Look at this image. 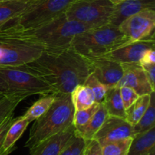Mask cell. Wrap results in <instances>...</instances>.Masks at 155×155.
<instances>
[{
  "label": "cell",
  "mask_w": 155,
  "mask_h": 155,
  "mask_svg": "<svg viewBox=\"0 0 155 155\" xmlns=\"http://www.w3.org/2000/svg\"><path fill=\"white\" fill-rule=\"evenodd\" d=\"M4 1H12V0H0V2H4Z\"/></svg>",
  "instance_id": "obj_39"
},
{
  "label": "cell",
  "mask_w": 155,
  "mask_h": 155,
  "mask_svg": "<svg viewBox=\"0 0 155 155\" xmlns=\"http://www.w3.org/2000/svg\"><path fill=\"white\" fill-rule=\"evenodd\" d=\"M148 8L155 9V0H125L114 6L108 24L119 27L124 20Z\"/></svg>",
  "instance_id": "obj_15"
},
{
  "label": "cell",
  "mask_w": 155,
  "mask_h": 155,
  "mask_svg": "<svg viewBox=\"0 0 155 155\" xmlns=\"http://www.w3.org/2000/svg\"><path fill=\"white\" fill-rule=\"evenodd\" d=\"M87 60L90 74L100 83L107 88L117 86L124 74L122 64L104 57L89 58Z\"/></svg>",
  "instance_id": "obj_10"
},
{
  "label": "cell",
  "mask_w": 155,
  "mask_h": 155,
  "mask_svg": "<svg viewBox=\"0 0 155 155\" xmlns=\"http://www.w3.org/2000/svg\"><path fill=\"white\" fill-rule=\"evenodd\" d=\"M140 64H155V51L154 49L147 50L142 55L140 61Z\"/></svg>",
  "instance_id": "obj_34"
},
{
  "label": "cell",
  "mask_w": 155,
  "mask_h": 155,
  "mask_svg": "<svg viewBox=\"0 0 155 155\" xmlns=\"http://www.w3.org/2000/svg\"><path fill=\"white\" fill-rule=\"evenodd\" d=\"M55 96L56 94L54 93L42 95L40 98L29 107L28 110L23 115L24 117H25L30 124L36 120L48 110L50 106L54 102Z\"/></svg>",
  "instance_id": "obj_23"
},
{
  "label": "cell",
  "mask_w": 155,
  "mask_h": 155,
  "mask_svg": "<svg viewBox=\"0 0 155 155\" xmlns=\"http://www.w3.org/2000/svg\"><path fill=\"white\" fill-rule=\"evenodd\" d=\"M29 97L24 93H8L0 95V125L14 114L18 104Z\"/></svg>",
  "instance_id": "obj_21"
},
{
  "label": "cell",
  "mask_w": 155,
  "mask_h": 155,
  "mask_svg": "<svg viewBox=\"0 0 155 155\" xmlns=\"http://www.w3.org/2000/svg\"><path fill=\"white\" fill-rule=\"evenodd\" d=\"M118 27L131 42L154 39L155 9H145L124 20Z\"/></svg>",
  "instance_id": "obj_9"
},
{
  "label": "cell",
  "mask_w": 155,
  "mask_h": 155,
  "mask_svg": "<svg viewBox=\"0 0 155 155\" xmlns=\"http://www.w3.org/2000/svg\"><path fill=\"white\" fill-rule=\"evenodd\" d=\"M101 104L109 116L118 117L126 119V110L120 95V90L117 86L108 88L104 101Z\"/></svg>",
  "instance_id": "obj_19"
},
{
  "label": "cell",
  "mask_w": 155,
  "mask_h": 155,
  "mask_svg": "<svg viewBox=\"0 0 155 155\" xmlns=\"http://www.w3.org/2000/svg\"><path fill=\"white\" fill-rule=\"evenodd\" d=\"M84 155H102L99 143L95 139L88 141Z\"/></svg>",
  "instance_id": "obj_32"
},
{
  "label": "cell",
  "mask_w": 155,
  "mask_h": 155,
  "mask_svg": "<svg viewBox=\"0 0 155 155\" xmlns=\"http://www.w3.org/2000/svg\"><path fill=\"white\" fill-rule=\"evenodd\" d=\"M120 90L121 98H122L125 110L128 108L130 105H132L140 96L133 89L127 86L120 87Z\"/></svg>",
  "instance_id": "obj_30"
},
{
  "label": "cell",
  "mask_w": 155,
  "mask_h": 155,
  "mask_svg": "<svg viewBox=\"0 0 155 155\" xmlns=\"http://www.w3.org/2000/svg\"><path fill=\"white\" fill-rule=\"evenodd\" d=\"M29 124H30L29 121L25 117H24V116H20L15 118L12 124L9 127L5 138L4 143H3V149L5 151L15 148V144L24 134Z\"/></svg>",
  "instance_id": "obj_20"
},
{
  "label": "cell",
  "mask_w": 155,
  "mask_h": 155,
  "mask_svg": "<svg viewBox=\"0 0 155 155\" xmlns=\"http://www.w3.org/2000/svg\"><path fill=\"white\" fill-rule=\"evenodd\" d=\"M147 155H155V148H154V149H153L152 151H151V152L148 153V154Z\"/></svg>",
  "instance_id": "obj_38"
},
{
  "label": "cell",
  "mask_w": 155,
  "mask_h": 155,
  "mask_svg": "<svg viewBox=\"0 0 155 155\" xmlns=\"http://www.w3.org/2000/svg\"><path fill=\"white\" fill-rule=\"evenodd\" d=\"M100 104L95 103L88 108L80 110H75L74 117V126L75 128L85 125L90 120L99 107Z\"/></svg>",
  "instance_id": "obj_29"
},
{
  "label": "cell",
  "mask_w": 155,
  "mask_h": 155,
  "mask_svg": "<svg viewBox=\"0 0 155 155\" xmlns=\"http://www.w3.org/2000/svg\"><path fill=\"white\" fill-rule=\"evenodd\" d=\"M87 25L69 21L64 14L35 28L25 30H0V38L13 39L41 47L45 51H59L71 47L76 35L90 29Z\"/></svg>",
  "instance_id": "obj_2"
},
{
  "label": "cell",
  "mask_w": 155,
  "mask_h": 155,
  "mask_svg": "<svg viewBox=\"0 0 155 155\" xmlns=\"http://www.w3.org/2000/svg\"><path fill=\"white\" fill-rule=\"evenodd\" d=\"M114 6L108 0H75L68 6L64 15L69 21L93 28L108 24Z\"/></svg>",
  "instance_id": "obj_7"
},
{
  "label": "cell",
  "mask_w": 155,
  "mask_h": 155,
  "mask_svg": "<svg viewBox=\"0 0 155 155\" xmlns=\"http://www.w3.org/2000/svg\"><path fill=\"white\" fill-rule=\"evenodd\" d=\"M155 127V93L151 94L149 105L138 123L133 126L134 135L141 134Z\"/></svg>",
  "instance_id": "obj_25"
},
{
  "label": "cell",
  "mask_w": 155,
  "mask_h": 155,
  "mask_svg": "<svg viewBox=\"0 0 155 155\" xmlns=\"http://www.w3.org/2000/svg\"><path fill=\"white\" fill-rule=\"evenodd\" d=\"M151 95H140L138 99L127 109H126V120L134 126L145 114L149 105Z\"/></svg>",
  "instance_id": "obj_24"
},
{
  "label": "cell",
  "mask_w": 155,
  "mask_h": 155,
  "mask_svg": "<svg viewBox=\"0 0 155 155\" xmlns=\"http://www.w3.org/2000/svg\"><path fill=\"white\" fill-rule=\"evenodd\" d=\"M87 142L88 141L77 135L75 132L74 136L65 145L59 155H84Z\"/></svg>",
  "instance_id": "obj_27"
},
{
  "label": "cell",
  "mask_w": 155,
  "mask_h": 155,
  "mask_svg": "<svg viewBox=\"0 0 155 155\" xmlns=\"http://www.w3.org/2000/svg\"><path fill=\"white\" fill-rule=\"evenodd\" d=\"M0 95H3V94H0Z\"/></svg>",
  "instance_id": "obj_40"
},
{
  "label": "cell",
  "mask_w": 155,
  "mask_h": 155,
  "mask_svg": "<svg viewBox=\"0 0 155 155\" xmlns=\"http://www.w3.org/2000/svg\"><path fill=\"white\" fill-rule=\"evenodd\" d=\"M140 65L143 68L151 87L155 90V64H143Z\"/></svg>",
  "instance_id": "obj_33"
},
{
  "label": "cell",
  "mask_w": 155,
  "mask_h": 155,
  "mask_svg": "<svg viewBox=\"0 0 155 155\" xmlns=\"http://www.w3.org/2000/svg\"><path fill=\"white\" fill-rule=\"evenodd\" d=\"M0 76L5 80L13 93H24L29 96L54 93L51 86L41 76L25 64L0 67Z\"/></svg>",
  "instance_id": "obj_6"
},
{
  "label": "cell",
  "mask_w": 155,
  "mask_h": 155,
  "mask_svg": "<svg viewBox=\"0 0 155 155\" xmlns=\"http://www.w3.org/2000/svg\"><path fill=\"white\" fill-rule=\"evenodd\" d=\"M43 51L38 45L17 39L0 38V67L27 64L37 58Z\"/></svg>",
  "instance_id": "obj_8"
},
{
  "label": "cell",
  "mask_w": 155,
  "mask_h": 155,
  "mask_svg": "<svg viewBox=\"0 0 155 155\" xmlns=\"http://www.w3.org/2000/svg\"><path fill=\"white\" fill-rule=\"evenodd\" d=\"M124 74L117 87L127 86L139 95H151L154 92L140 64H122Z\"/></svg>",
  "instance_id": "obj_12"
},
{
  "label": "cell",
  "mask_w": 155,
  "mask_h": 155,
  "mask_svg": "<svg viewBox=\"0 0 155 155\" xmlns=\"http://www.w3.org/2000/svg\"><path fill=\"white\" fill-rule=\"evenodd\" d=\"M15 149V148H13L10 150H8V151H4L3 152H2L1 154H0V155H8L10 153H12Z\"/></svg>",
  "instance_id": "obj_37"
},
{
  "label": "cell",
  "mask_w": 155,
  "mask_h": 155,
  "mask_svg": "<svg viewBox=\"0 0 155 155\" xmlns=\"http://www.w3.org/2000/svg\"><path fill=\"white\" fill-rule=\"evenodd\" d=\"M71 95L75 110L88 108L96 103L92 91L83 84L76 86Z\"/></svg>",
  "instance_id": "obj_22"
},
{
  "label": "cell",
  "mask_w": 155,
  "mask_h": 155,
  "mask_svg": "<svg viewBox=\"0 0 155 155\" xmlns=\"http://www.w3.org/2000/svg\"><path fill=\"white\" fill-rule=\"evenodd\" d=\"M0 29H1V27H0Z\"/></svg>",
  "instance_id": "obj_41"
},
{
  "label": "cell",
  "mask_w": 155,
  "mask_h": 155,
  "mask_svg": "<svg viewBox=\"0 0 155 155\" xmlns=\"http://www.w3.org/2000/svg\"><path fill=\"white\" fill-rule=\"evenodd\" d=\"M134 136L133 126L127 120L108 115L95 133L93 139L101 145L107 142L133 138Z\"/></svg>",
  "instance_id": "obj_11"
},
{
  "label": "cell",
  "mask_w": 155,
  "mask_h": 155,
  "mask_svg": "<svg viewBox=\"0 0 155 155\" xmlns=\"http://www.w3.org/2000/svg\"><path fill=\"white\" fill-rule=\"evenodd\" d=\"M14 120H15V117H14V114H12L10 116L8 117L7 119L0 125V154L5 151L3 149V143H4L5 138L8 130L14 121Z\"/></svg>",
  "instance_id": "obj_31"
},
{
  "label": "cell",
  "mask_w": 155,
  "mask_h": 155,
  "mask_svg": "<svg viewBox=\"0 0 155 155\" xmlns=\"http://www.w3.org/2000/svg\"><path fill=\"white\" fill-rule=\"evenodd\" d=\"M108 1L110 2V3H112L114 5H117L120 4V3H121L122 2L125 1V0H108Z\"/></svg>",
  "instance_id": "obj_36"
},
{
  "label": "cell",
  "mask_w": 155,
  "mask_h": 155,
  "mask_svg": "<svg viewBox=\"0 0 155 155\" xmlns=\"http://www.w3.org/2000/svg\"><path fill=\"white\" fill-rule=\"evenodd\" d=\"M74 113L71 94H56L48 110L33 121L24 146L30 150L45 139L68 130L74 125Z\"/></svg>",
  "instance_id": "obj_3"
},
{
  "label": "cell",
  "mask_w": 155,
  "mask_h": 155,
  "mask_svg": "<svg viewBox=\"0 0 155 155\" xmlns=\"http://www.w3.org/2000/svg\"><path fill=\"white\" fill-rule=\"evenodd\" d=\"M133 138L107 142L100 145L102 155H127Z\"/></svg>",
  "instance_id": "obj_26"
},
{
  "label": "cell",
  "mask_w": 155,
  "mask_h": 155,
  "mask_svg": "<svg viewBox=\"0 0 155 155\" xmlns=\"http://www.w3.org/2000/svg\"><path fill=\"white\" fill-rule=\"evenodd\" d=\"M131 42L120 28L110 24L88 29L73 39L71 46L86 58L103 57Z\"/></svg>",
  "instance_id": "obj_4"
},
{
  "label": "cell",
  "mask_w": 155,
  "mask_h": 155,
  "mask_svg": "<svg viewBox=\"0 0 155 155\" xmlns=\"http://www.w3.org/2000/svg\"><path fill=\"white\" fill-rule=\"evenodd\" d=\"M8 93H13L11 92L10 89H9L7 83L5 80L0 76V94H8Z\"/></svg>",
  "instance_id": "obj_35"
},
{
  "label": "cell",
  "mask_w": 155,
  "mask_h": 155,
  "mask_svg": "<svg viewBox=\"0 0 155 155\" xmlns=\"http://www.w3.org/2000/svg\"><path fill=\"white\" fill-rule=\"evenodd\" d=\"M107 116L108 114L104 105L100 104L97 111L85 125L75 128L76 133L86 141L93 139L94 136L101 127Z\"/></svg>",
  "instance_id": "obj_18"
},
{
  "label": "cell",
  "mask_w": 155,
  "mask_h": 155,
  "mask_svg": "<svg viewBox=\"0 0 155 155\" xmlns=\"http://www.w3.org/2000/svg\"><path fill=\"white\" fill-rule=\"evenodd\" d=\"M36 0H12L0 2V27L22 13ZM1 30V29H0Z\"/></svg>",
  "instance_id": "obj_17"
},
{
  "label": "cell",
  "mask_w": 155,
  "mask_h": 155,
  "mask_svg": "<svg viewBox=\"0 0 155 155\" xmlns=\"http://www.w3.org/2000/svg\"><path fill=\"white\" fill-rule=\"evenodd\" d=\"M83 85L90 88L91 90L92 91L94 96H95V102L98 103V104H101L103 102L106 92L108 89L107 86L100 83L92 74L88 76Z\"/></svg>",
  "instance_id": "obj_28"
},
{
  "label": "cell",
  "mask_w": 155,
  "mask_h": 155,
  "mask_svg": "<svg viewBox=\"0 0 155 155\" xmlns=\"http://www.w3.org/2000/svg\"><path fill=\"white\" fill-rule=\"evenodd\" d=\"M149 49H154V39L130 42L103 57L120 64H139L144 53Z\"/></svg>",
  "instance_id": "obj_13"
},
{
  "label": "cell",
  "mask_w": 155,
  "mask_h": 155,
  "mask_svg": "<svg viewBox=\"0 0 155 155\" xmlns=\"http://www.w3.org/2000/svg\"><path fill=\"white\" fill-rule=\"evenodd\" d=\"M75 0H36L1 30H25L47 24L64 15Z\"/></svg>",
  "instance_id": "obj_5"
},
{
  "label": "cell",
  "mask_w": 155,
  "mask_h": 155,
  "mask_svg": "<svg viewBox=\"0 0 155 155\" xmlns=\"http://www.w3.org/2000/svg\"><path fill=\"white\" fill-rule=\"evenodd\" d=\"M154 148L155 127L133 137L127 155H147Z\"/></svg>",
  "instance_id": "obj_16"
},
{
  "label": "cell",
  "mask_w": 155,
  "mask_h": 155,
  "mask_svg": "<svg viewBox=\"0 0 155 155\" xmlns=\"http://www.w3.org/2000/svg\"><path fill=\"white\" fill-rule=\"evenodd\" d=\"M42 77L55 94H71L83 85L90 74L89 61L72 47L59 51H45L25 64Z\"/></svg>",
  "instance_id": "obj_1"
},
{
  "label": "cell",
  "mask_w": 155,
  "mask_h": 155,
  "mask_svg": "<svg viewBox=\"0 0 155 155\" xmlns=\"http://www.w3.org/2000/svg\"><path fill=\"white\" fill-rule=\"evenodd\" d=\"M75 134V127L71 126L68 130L45 139L30 151V155H59L65 145Z\"/></svg>",
  "instance_id": "obj_14"
}]
</instances>
